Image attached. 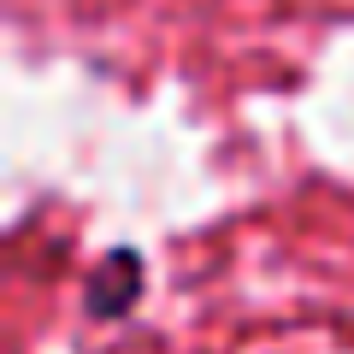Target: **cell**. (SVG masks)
Returning <instances> with one entry per match:
<instances>
[{"label":"cell","mask_w":354,"mask_h":354,"mask_svg":"<svg viewBox=\"0 0 354 354\" xmlns=\"http://www.w3.org/2000/svg\"><path fill=\"white\" fill-rule=\"evenodd\" d=\"M130 295H142V266H136V254H113V260H106V272L95 278L88 307H95V313H124Z\"/></svg>","instance_id":"1"}]
</instances>
